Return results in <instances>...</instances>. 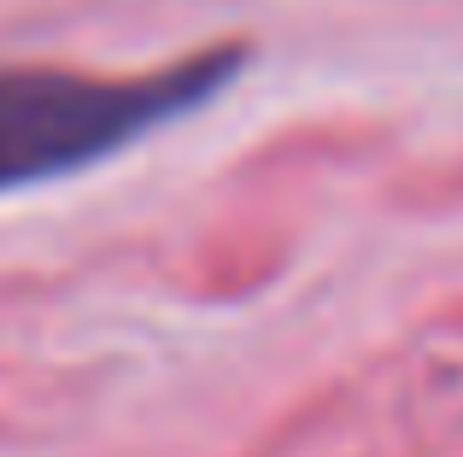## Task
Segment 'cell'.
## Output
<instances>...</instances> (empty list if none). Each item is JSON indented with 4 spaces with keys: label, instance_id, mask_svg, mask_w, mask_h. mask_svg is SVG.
Returning <instances> with one entry per match:
<instances>
[{
    "label": "cell",
    "instance_id": "cell-1",
    "mask_svg": "<svg viewBox=\"0 0 463 457\" xmlns=\"http://www.w3.org/2000/svg\"><path fill=\"white\" fill-rule=\"evenodd\" d=\"M241 59V47H212L153 77H82L47 65L0 70V194L89 171L136 147L141 135L223 94Z\"/></svg>",
    "mask_w": 463,
    "mask_h": 457
}]
</instances>
